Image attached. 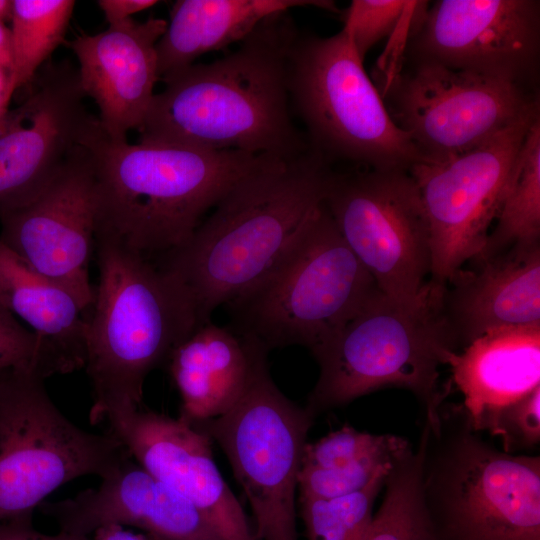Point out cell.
Returning a JSON list of instances; mask_svg holds the SVG:
<instances>
[{
    "mask_svg": "<svg viewBox=\"0 0 540 540\" xmlns=\"http://www.w3.org/2000/svg\"><path fill=\"white\" fill-rule=\"evenodd\" d=\"M308 147L266 157L160 264L187 290L201 324L254 288L292 251L319 213L332 176Z\"/></svg>",
    "mask_w": 540,
    "mask_h": 540,
    "instance_id": "cell-1",
    "label": "cell"
},
{
    "mask_svg": "<svg viewBox=\"0 0 540 540\" xmlns=\"http://www.w3.org/2000/svg\"><path fill=\"white\" fill-rule=\"evenodd\" d=\"M286 13L264 20L239 47L162 79L139 142L290 157L307 145L291 118L289 55L297 36Z\"/></svg>",
    "mask_w": 540,
    "mask_h": 540,
    "instance_id": "cell-2",
    "label": "cell"
},
{
    "mask_svg": "<svg viewBox=\"0 0 540 540\" xmlns=\"http://www.w3.org/2000/svg\"><path fill=\"white\" fill-rule=\"evenodd\" d=\"M83 145L90 153L96 184V237L151 260L183 246L206 214L268 157L113 141L98 118Z\"/></svg>",
    "mask_w": 540,
    "mask_h": 540,
    "instance_id": "cell-3",
    "label": "cell"
},
{
    "mask_svg": "<svg viewBox=\"0 0 540 540\" xmlns=\"http://www.w3.org/2000/svg\"><path fill=\"white\" fill-rule=\"evenodd\" d=\"M95 247L84 366L93 424L142 407L146 377L202 325L187 290L163 267L107 238L95 237Z\"/></svg>",
    "mask_w": 540,
    "mask_h": 540,
    "instance_id": "cell-4",
    "label": "cell"
},
{
    "mask_svg": "<svg viewBox=\"0 0 540 540\" xmlns=\"http://www.w3.org/2000/svg\"><path fill=\"white\" fill-rule=\"evenodd\" d=\"M445 287L431 283L417 302L377 291L333 337L311 353L319 375L306 408L316 417L383 388L412 392L436 433L447 389L439 367L458 342L443 305Z\"/></svg>",
    "mask_w": 540,
    "mask_h": 540,
    "instance_id": "cell-5",
    "label": "cell"
},
{
    "mask_svg": "<svg viewBox=\"0 0 540 540\" xmlns=\"http://www.w3.org/2000/svg\"><path fill=\"white\" fill-rule=\"evenodd\" d=\"M422 495L434 540H540V457L499 450L457 407L425 422Z\"/></svg>",
    "mask_w": 540,
    "mask_h": 540,
    "instance_id": "cell-6",
    "label": "cell"
},
{
    "mask_svg": "<svg viewBox=\"0 0 540 540\" xmlns=\"http://www.w3.org/2000/svg\"><path fill=\"white\" fill-rule=\"evenodd\" d=\"M374 279L340 235L324 203L300 241L261 282L230 304L235 330L268 351L312 352L377 292Z\"/></svg>",
    "mask_w": 540,
    "mask_h": 540,
    "instance_id": "cell-7",
    "label": "cell"
},
{
    "mask_svg": "<svg viewBox=\"0 0 540 540\" xmlns=\"http://www.w3.org/2000/svg\"><path fill=\"white\" fill-rule=\"evenodd\" d=\"M288 85L309 147L327 161L408 172L423 161L409 135L393 122L343 30L328 37L297 34L289 55Z\"/></svg>",
    "mask_w": 540,
    "mask_h": 540,
    "instance_id": "cell-8",
    "label": "cell"
},
{
    "mask_svg": "<svg viewBox=\"0 0 540 540\" xmlns=\"http://www.w3.org/2000/svg\"><path fill=\"white\" fill-rule=\"evenodd\" d=\"M44 380L29 369L0 372V522L32 518L57 488L86 475L102 478L131 456L110 432L71 422Z\"/></svg>",
    "mask_w": 540,
    "mask_h": 540,
    "instance_id": "cell-9",
    "label": "cell"
},
{
    "mask_svg": "<svg viewBox=\"0 0 540 540\" xmlns=\"http://www.w3.org/2000/svg\"><path fill=\"white\" fill-rule=\"evenodd\" d=\"M314 416L274 383L267 360L227 413L193 425L224 452L255 521V540H298L295 493Z\"/></svg>",
    "mask_w": 540,
    "mask_h": 540,
    "instance_id": "cell-10",
    "label": "cell"
},
{
    "mask_svg": "<svg viewBox=\"0 0 540 540\" xmlns=\"http://www.w3.org/2000/svg\"><path fill=\"white\" fill-rule=\"evenodd\" d=\"M324 205L382 293L414 303L428 292L429 226L408 171L333 172Z\"/></svg>",
    "mask_w": 540,
    "mask_h": 540,
    "instance_id": "cell-11",
    "label": "cell"
},
{
    "mask_svg": "<svg viewBox=\"0 0 540 540\" xmlns=\"http://www.w3.org/2000/svg\"><path fill=\"white\" fill-rule=\"evenodd\" d=\"M385 99L393 122L409 135L423 161L468 152L540 111L538 95L526 87L428 63L396 73Z\"/></svg>",
    "mask_w": 540,
    "mask_h": 540,
    "instance_id": "cell-12",
    "label": "cell"
},
{
    "mask_svg": "<svg viewBox=\"0 0 540 540\" xmlns=\"http://www.w3.org/2000/svg\"><path fill=\"white\" fill-rule=\"evenodd\" d=\"M539 117L540 111L532 113L468 152L409 170L429 226L433 283L444 286L482 255L518 151Z\"/></svg>",
    "mask_w": 540,
    "mask_h": 540,
    "instance_id": "cell-13",
    "label": "cell"
},
{
    "mask_svg": "<svg viewBox=\"0 0 540 540\" xmlns=\"http://www.w3.org/2000/svg\"><path fill=\"white\" fill-rule=\"evenodd\" d=\"M410 64L428 63L527 88L540 52V2L440 0L411 27Z\"/></svg>",
    "mask_w": 540,
    "mask_h": 540,
    "instance_id": "cell-14",
    "label": "cell"
},
{
    "mask_svg": "<svg viewBox=\"0 0 540 540\" xmlns=\"http://www.w3.org/2000/svg\"><path fill=\"white\" fill-rule=\"evenodd\" d=\"M96 214L94 171L82 143L33 200L0 216V242L65 288L85 315L94 300L89 261Z\"/></svg>",
    "mask_w": 540,
    "mask_h": 540,
    "instance_id": "cell-15",
    "label": "cell"
},
{
    "mask_svg": "<svg viewBox=\"0 0 540 540\" xmlns=\"http://www.w3.org/2000/svg\"><path fill=\"white\" fill-rule=\"evenodd\" d=\"M31 84L27 98L0 123V216L33 200L96 120L69 63L45 67Z\"/></svg>",
    "mask_w": 540,
    "mask_h": 540,
    "instance_id": "cell-16",
    "label": "cell"
},
{
    "mask_svg": "<svg viewBox=\"0 0 540 540\" xmlns=\"http://www.w3.org/2000/svg\"><path fill=\"white\" fill-rule=\"evenodd\" d=\"M109 432L151 475L194 504L223 540H255L244 510L222 477L212 440L180 417L138 408L107 420Z\"/></svg>",
    "mask_w": 540,
    "mask_h": 540,
    "instance_id": "cell-17",
    "label": "cell"
},
{
    "mask_svg": "<svg viewBox=\"0 0 540 540\" xmlns=\"http://www.w3.org/2000/svg\"><path fill=\"white\" fill-rule=\"evenodd\" d=\"M95 489L46 502L38 509L59 531L90 536L106 525L132 526L152 540H223L189 500L151 475L131 456L101 478Z\"/></svg>",
    "mask_w": 540,
    "mask_h": 540,
    "instance_id": "cell-18",
    "label": "cell"
},
{
    "mask_svg": "<svg viewBox=\"0 0 540 540\" xmlns=\"http://www.w3.org/2000/svg\"><path fill=\"white\" fill-rule=\"evenodd\" d=\"M166 28L161 18H131L69 42L81 89L96 103L100 127L113 141H127L145 120L159 80L156 45Z\"/></svg>",
    "mask_w": 540,
    "mask_h": 540,
    "instance_id": "cell-19",
    "label": "cell"
},
{
    "mask_svg": "<svg viewBox=\"0 0 540 540\" xmlns=\"http://www.w3.org/2000/svg\"><path fill=\"white\" fill-rule=\"evenodd\" d=\"M462 403L457 409L477 433H490L499 414L540 386V323L496 327L444 358Z\"/></svg>",
    "mask_w": 540,
    "mask_h": 540,
    "instance_id": "cell-20",
    "label": "cell"
},
{
    "mask_svg": "<svg viewBox=\"0 0 540 540\" xmlns=\"http://www.w3.org/2000/svg\"><path fill=\"white\" fill-rule=\"evenodd\" d=\"M478 271L460 269L444 291L443 305L456 340L463 346L496 327L540 323V243L515 244L478 263Z\"/></svg>",
    "mask_w": 540,
    "mask_h": 540,
    "instance_id": "cell-21",
    "label": "cell"
},
{
    "mask_svg": "<svg viewBox=\"0 0 540 540\" xmlns=\"http://www.w3.org/2000/svg\"><path fill=\"white\" fill-rule=\"evenodd\" d=\"M268 350L255 338L212 321L200 325L166 365L191 425L230 411L249 388Z\"/></svg>",
    "mask_w": 540,
    "mask_h": 540,
    "instance_id": "cell-22",
    "label": "cell"
},
{
    "mask_svg": "<svg viewBox=\"0 0 540 540\" xmlns=\"http://www.w3.org/2000/svg\"><path fill=\"white\" fill-rule=\"evenodd\" d=\"M338 12L325 0H178L156 45L159 80L192 64L201 55L248 37L267 18L295 7Z\"/></svg>",
    "mask_w": 540,
    "mask_h": 540,
    "instance_id": "cell-23",
    "label": "cell"
},
{
    "mask_svg": "<svg viewBox=\"0 0 540 540\" xmlns=\"http://www.w3.org/2000/svg\"><path fill=\"white\" fill-rule=\"evenodd\" d=\"M0 304L46 340L67 373L85 366V313L65 288L0 242Z\"/></svg>",
    "mask_w": 540,
    "mask_h": 540,
    "instance_id": "cell-24",
    "label": "cell"
},
{
    "mask_svg": "<svg viewBox=\"0 0 540 540\" xmlns=\"http://www.w3.org/2000/svg\"><path fill=\"white\" fill-rule=\"evenodd\" d=\"M412 449L406 438L371 434L351 426L306 443L301 467L326 469L358 487L389 472Z\"/></svg>",
    "mask_w": 540,
    "mask_h": 540,
    "instance_id": "cell-25",
    "label": "cell"
},
{
    "mask_svg": "<svg viewBox=\"0 0 540 540\" xmlns=\"http://www.w3.org/2000/svg\"><path fill=\"white\" fill-rule=\"evenodd\" d=\"M495 229L480 263L515 244L540 240V117L529 127L513 164Z\"/></svg>",
    "mask_w": 540,
    "mask_h": 540,
    "instance_id": "cell-26",
    "label": "cell"
},
{
    "mask_svg": "<svg viewBox=\"0 0 540 540\" xmlns=\"http://www.w3.org/2000/svg\"><path fill=\"white\" fill-rule=\"evenodd\" d=\"M73 0H12L11 73L14 91L30 84L64 41Z\"/></svg>",
    "mask_w": 540,
    "mask_h": 540,
    "instance_id": "cell-27",
    "label": "cell"
},
{
    "mask_svg": "<svg viewBox=\"0 0 540 540\" xmlns=\"http://www.w3.org/2000/svg\"><path fill=\"white\" fill-rule=\"evenodd\" d=\"M423 441L387 475L384 496L364 540H434L422 495Z\"/></svg>",
    "mask_w": 540,
    "mask_h": 540,
    "instance_id": "cell-28",
    "label": "cell"
},
{
    "mask_svg": "<svg viewBox=\"0 0 540 540\" xmlns=\"http://www.w3.org/2000/svg\"><path fill=\"white\" fill-rule=\"evenodd\" d=\"M387 475L377 477L364 489L349 495L329 499L299 498L308 540H364L374 515V502Z\"/></svg>",
    "mask_w": 540,
    "mask_h": 540,
    "instance_id": "cell-29",
    "label": "cell"
},
{
    "mask_svg": "<svg viewBox=\"0 0 540 540\" xmlns=\"http://www.w3.org/2000/svg\"><path fill=\"white\" fill-rule=\"evenodd\" d=\"M422 4L423 1L353 0L344 13L342 30L364 61L374 45L391 35Z\"/></svg>",
    "mask_w": 540,
    "mask_h": 540,
    "instance_id": "cell-30",
    "label": "cell"
},
{
    "mask_svg": "<svg viewBox=\"0 0 540 540\" xmlns=\"http://www.w3.org/2000/svg\"><path fill=\"white\" fill-rule=\"evenodd\" d=\"M8 369L34 370L45 379L66 374L52 346L0 304V372Z\"/></svg>",
    "mask_w": 540,
    "mask_h": 540,
    "instance_id": "cell-31",
    "label": "cell"
},
{
    "mask_svg": "<svg viewBox=\"0 0 540 540\" xmlns=\"http://www.w3.org/2000/svg\"><path fill=\"white\" fill-rule=\"evenodd\" d=\"M489 434L499 437L508 453L536 446L540 442V386L506 407Z\"/></svg>",
    "mask_w": 540,
    "mask_h": 540,
    "instance_id": "cell-32",
    "label": "cell"
},
{
    "mask_svg": "<svg viewBox=\"0 0 540 540\" xmlns=\"http://www.w3.org/2000/svg\"><path fill=\"white\" fill-rule=\"evenodd\" d=\"M0 540H93L90 536L58 531L42 533L32 525V518H18L0 522Z\"/></svg>",
    "mask_w": 540,
    "mask_h": 540,
    "instance_id": "cell-33",
    "label": "cell"
},
{
    "mask_svg": "<svg viewBox=\"0 0 540 540\" xmlns=\"http://www.w3.org/2000/svg\"><path fill=\"white\" fill-rule=\"evenodd\" d=\"M158 2L155 0H100L98 6L104 13L109 26L131 19L133 14L148 9Z\"/></svg>",
    "mask_w": 540,
    "mask_h": 540,
    "instance_id": "cell-34",
    "label": "cell"
},
{
    "mask_svg": "<svg viewBox=\"0 0 540 540\" xmlns=\"http://www.w3.org/2000/svg\"><path fill=\"white\" fill-rule=\"evenodd\" d=\"M14 92L11 68L0 62V123L10 110L9 104Z\"/></svg>",
    "mask_w": 540,
    "mask_h": 540,
    "instance_id": "cell-35",
    "label": "cell"
},
{
    "mask_svg": "<svg viewBox=\"0 0 540 540\" xmlns=\"http://www.w3.org/2000/svg\"><path fill=\"white\" fill-rule=\"evenodd\" d=\"M93 540H146L140 535L127 531L120 525H106L97 529Z\"/></svg>",
    "mask_w": 540,
    "mask_h": 540,
    "instance_id": "cell-36",
    "label": "cell"
},
{
    "mask_svg": "<svg viewBox=\"0 0 540 540\" xmlns=\"http://www.w3.org/2000/svg\"><path fill=\"white\" fill-rule=\"evenodd\" d=\"M0 62L11 68L10 29L4 23H0Z\"/></svg>",
    "mask_w": 540,
    "mask_h": 540,
    "instance_id": "cell-37",
    "label": "cell"
},
{
    "mask_svg": "<svg viewBox=\"0 0 540 540\" xmlns=\"http://www.w3.org/2000/svg\"><path fill=\"white\" fill-rule=\"evenodd\" d=\"M12 0H0V23H4L11 18Z\"/></svg>",
    "mask_w": 540,
    "mask_h": 540,
    "instance_id": "cell-38",
    "label": "cell"
}]
</instances>
